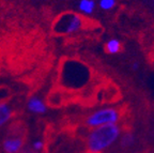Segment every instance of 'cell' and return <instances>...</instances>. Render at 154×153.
Masks as SVG:
<instances>
[{
	"mask_svg": "<svg viewBox=\"0 0 154 153\" xmlns=\"http://www.w3.org/2000/svg\"><path fill=\"white\" fill-rule=\"evenodd\" d=\"M121 129L118 124H107L94 127L87 137V147L91 153L107 150L120 138Z\"/></svg>",
	"mask_w": 154,
	"mask_h": 153,
	"instance_id": "1",
	"label": "cell"
},
{
	"mask_svg": "<svg viewBox=\"0 0 154 153\" xmlns=\"http://www.w3.org/2000/svg\"><path fill=\"white\" fill-rule=\"evenodd\" d=\"M120 120V111L113 107H104L97 109L86 119L87 126L94 129L102 125L118 124Z\"/></svg>",
	"mask_w": 154,
	"mask_h": 153,
	"instance_id": "2",
	"label": "cell"
},
{
	"mask_svg": "<svg viewBox=\"0 0 154 153\" xmlns=\"http://www.w3.org/2000/svg\"><path fill=\"white\" fill-rule=\"evenodd\" d=\"M84 22L79 15L75 13H65L59 16L54 25V30L57 33L61 34H73L76 33L82 28Z\"/></svg>",
	"mask_w": 154,
	"mask_h": 153,
	"instance_id": "3",
	"label": "cell"
},
{
	"mask_svg": "<svg viewBox=\"0 0 154 153\" xmlns=\"http://www.w3.org/2000/svg\"><path fill=\"white\" fill-rule=\"evenodd\" d=\"M24 141L20 137H7L2 141V149L5 153H19L23 150Z\"/></svg>",
	"mask_w": 154,
	"mask_h": 153,
	"instance_id": "4",
	"label": "cell"
},
{
	"mask_svg": "<svg viewBox=\"0 0 154 153\" xmlns=\"http://www.w3.org/2000/svg\"><path fill=\"white\" fill-rule=\"evenodd\" d=\"M27 108L30 113L35 115H44L47 113V106L44 103V101L41 98L33 95L29 98L27 102Z\"/></svg>",
	"mask_w": 154,
	"mask_h": 153,
	"instance_id": "5",
	"label": "cell"
},
{
	"mask_svg": "<svg viewBox=\"0 0 154 153\" xmlns=\"http://www.w3.org/2000/svg\"><path fill=\"white\" fill-rule=\"evenodd\" d=\"M13 115L12 107L8 103H0V127L3 126L11 120Z\"/></svg>",
	"mask_w": 154,
	"mask_h": 153,
	"instance_id": "6",
	"label": "cell"
},
{
	"mask_svg": "<svg viewBox=\"0 0 154 153\" xmlns=\"http://www.w3.org/2000/svg\"><path fill=\"white\" fill-rule=\"evenodd\" d=\"M104 49L109 55H116V54L120 53L122 49V43L118 39H110L105 43Z\"/></svg>",
	"mask_w": 154,
	"mask_h": 153,
	"instance_id": "7",
	"label": "cell"
},
{
	"mask_svg": "<svg viewBox=\"0 0 154 153\" xmlns=\"http://www.w3.org/2000/svg\"><path fill=\"white\" fill-rule=\"evenodd\" d=\"M96 7V2L94 0H79L77 8L85 15H91L93 14L94 10Z\"/></svg>",
	"mask_w": 154,
	"mask_h": 153,
	"instance_id": "8",
	"label": "cell"
},
{
	"mask_svg": "<svg viewBox=\"0 0 154 153\" xmlns=\"http://www.w3.org/2000/svg\"><path fill=\"white\" fill-rule=\"evenodd\" d=\"M135 142V136L132 133H125L122 137H121V146L123 148H128V147L133 146Z\"/></svg>",
	"mask_w": 154,
	"mask_h": 153,
	"instance_id": "9",
	"label": "cell"
},
{
	"mask_svg": "<svg viewBox=\"0 0 154 153\" xmlns=\"http://www.w3.org/2000/svg\"><path fill=\"white\" fill-rule=\"evenodd\" d=\"M116 0H100L99 1V7L101 8L103 11H109V10L113 9L116 5Z\"/></svg>",
	"mask_w": 154,
	"mask_h": 153,
	"instance_id": "10",
	"label": "cell"
},
{
	"mask_svg": "<svg viewBox=\"0 0 154 153\" xmlns=\"http://www.w3.org/2000/svg\"><path fill=\"white\" fill-rule=\"evenodd\" d=\"M44 148V141L42 139H35L32 142V149L34 151H41Z\"/></svg>",
	"mask_w": 154,
	"mask_h": 153,
	"instance_id": "11",
	"label": "cell"
},
{
	"mask_svg": "<svg viewBox=\"0 0 154 153\" xmlns=\"http://www.w3.org/2000/svg\"><path fill=\"white\" fill-rule=\"evenodd\" d=\"M140 67V63L138 62V61H135V62L132 63V69L134 70V71H137L138 69H139Z\"/></svg>",
	"mask_w": 154,
	"mask_h": 153,
	"instance_id": "12",
	"label": "cell"
}]
</instances>
